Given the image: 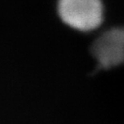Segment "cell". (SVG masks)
<instances>
[{"mask_svg": "<svg viewBox=\"0 0 124 124\" xmlns=\"http://www.w3.org/2000/svg\"><path fill=\"white\" fill-rule=\"evenodd\" d=\"M58 11L62 21L80 31L97 29L103 19L101 0H60Z\"/></svg>", "mask_w": 124, "mask_h": 124, "instance_id": "cell-1", "label": "cell"}, {"mask_svg": "<svg viewBox=\"0 0 124 124\" xmlns=\"http://www.w3.org/2000/svg\"><path fill=\"white\" fill-rule=\"evenodd\" d=\"M91 52L102 68H111L124 63V28L106 31L92 45Z\"/></svg>", "mask_w": 124, "mask_h": 124, "instance_id": "cell-2", "label": "cell"}]
</instances>
